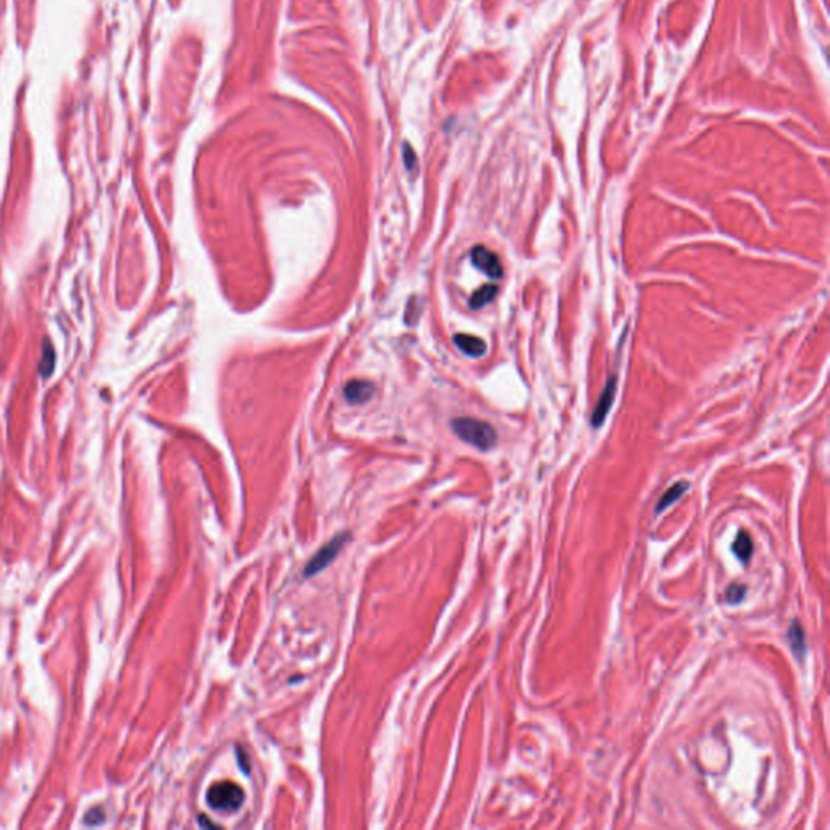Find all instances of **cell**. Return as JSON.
I'll use <instances>...</instances> for the list:
<instances>
[{
	"mask_svg": "<svg viewBox=\"0 0 830 830\" xmlns=\"http://www.w3.org/2000/svg\"><path fill=\"white\" fill-rule=\"evenodd\" d=\"M745 594H746L745 585L731 584L730 587L727 589V594H725V600H727L730 605H736V603H740L743 600Z\"/></svg>",
	"mask_w": 830,
	"mask_h": 830,
	"instance_id": "7c38bea8",
	"label": "cell"
},
{
	"mask_svg": "<svg viewBox=\"0 0 830 830\" xmlns=\"http://www.w3.org/2000/svg\"><path fill=\"white\" fill-rule=\"evenodd\" d=\"M614 394H617V376H612V378L608 380V383H607L605 390H603V393H602L599 403H597V405H595L594 414H592V425L600 427L602 423L605 422L608 412H610V408L613 404Z\"/></svg>",
	"mask_w": 830,
	"mask_h": 830,
	"instance_id": "5b68a950",
	"label": "cell"
},
{
	"mask_svg": "<svg viewBox=\"0 0 830 830\" xmlns=\"http://www.w3.org/2000/svg\"><path fill=\"white\" fill-rule=\"evenodd\" d=\"M470 258H472V263L480 271H484L490 280H501L503 277V266L500 258L486 247H474L472 252H470Z\"/></svg>",
	"mask_w": 830,
	"mask_h": 830,
	"instance_id": "277c9868",
	"label": "cell"
},
{
	"mask_svg": "<svg viewBox=\"0 0 830 830\" xmlns=\"http://www.w3.org/2000/svg\"><path fill=\"white\" fill-rule=\"evenodd\" d=\"M347 538H349V536H347V532H344V533H339V536H336L333 541L324 545V547L309 561V565L305 566L304 576L312 578L320 571H323L324 568H326L329 563L339 555V551L342 550V547H344Z\"/></svg>",
	"mask_w": 830,
	"mask_h": 830,
	"instance_id": "3957f363",
	"label": "cell"
},
{
	"mask_svg": "<svg viewBox=\"0 0 830 830\" xmlns=\"http://www.w3.org/2000/svg\"><path fill=\"white\" fill-rule=\"evenodd\" d=\"M788 639H790L792 644V649L794 655H797L798 659H801L806 652V637H804V631L801 628V624L798 621H793V624L790 626V631H788Z\"/></svg>",
	"mask_w": 830,
	"mask_h": 830,
	"instance_id": "8fae6325",
	"label": "cell"
},
{
	"mask_svg": "<svg viewBox=\"0 0 830 830\" xmlns=\"http://www.w3.org/2000/svg\"><path fill=\"white\" fill-rule=\"evenodd\" d=\"M373 394V386L368 381L353 380L349 381L344 388V396L351 404H363L371 398Z\"/></svg>",
	"mask_w": 830,
	"mask_h": 830,
	"instance_id": "52a82bcc",
	"label": "cell"
},
{
	"mask_svg": "<svg viewBox=\"0 0 830 830\" xmlns=\"http://www.w3.org/2000/svg\"><path fill=\"white\" fill-rule=\"evenodd\" d=\"M496 294H498V287L495 286V284H486V286H481L479 290H475L472 297H470V307H472L474 310L481 309V307L490 304V302L496 297Z\"/></svg>",
	"mask_w": 830,
	"mask_h": 830,
	"instance_id": "9c48e42d",
	"label": "cell"
},
{
	"mask_svg": "<svg viewBox=\"0 0 830 830\" xmlns=\"http://www.w3.org/2000/svg\"><path fill=\"white\" fill-rule=\"evenodd\" d=\"M245 799V793L237 783L230 780L216 782L210 787L206 793V801L213 809L223 811V812H234L240 809V806Z\"/></svg>",
	"mask_w": 830,
	"mask_h": 830,
	"instance_id": "7a4b0ae2",
	"label": "cell"
},
{
	"mask_svg": "<svg viewBox=\"0 0 830 830\" xmlns=\"http://www.w3.org/2000/svg\"><path fill=\"white\" fill-rule=\"evenodd\" d=\"M452 430L462 441L481 451L490 449L496 443L495 428L484 420L461 417V419L452 420Z\"/></svg>",
	"mask_w": 830,
	"mask_h": 830,
	"instance_id": "6da1fadb",
	"label": "cell"
},
{
	"mask_svg": "<svg viewBox=\"0 0 830 830\" xmlns=\"http://www.w3.org/2000/svg\"><path fill=\"white\" fill-rule=\"evenodd\" d=\"M239 754H240L242 759H243V751H240V750H239ZM240 765H242V769H243V770L248 772V767H247V762H245V760H242V764H240Z\"/></svg>",
	"mask_w": 830,
	"mask_h": 830,
	"instance_id": "4fadbf2b",
	"label": "cell"
},
{
	"mask_svg": "<svg viewBox=\"0 0 830 830\" xmlns=\"http://www.w3.org/2000/svg\"><path fill=\"white\" fill-rule=\"evenodd\" d=\"M688 489H689L688 481H678V484L671 485L670 489L664 493V496L660 498V501L657 503V509H655V511H657V513H661V511H665L666 508L670 506V504H673L675 501L680 500V498L683 496V493L686 491Z\"/></svg>",
	"mask_w": 830,
	"mask_h": 830,
	"instance_id": "ba28073f",
	"label": "cell"
},
{
	"mask_svg": "<svg viewBox=\"0 0 830 830\" xmlns=\"http://www.w3.org/2000/svg\"><path fill=\"white\" fill-rule=\"evenodd\" d=\"M733 553L736 555V558L741 560L743 563H747L752 555V542H751V537L747 536L746 532H740L738 536H736L735 542H733Z\"/></svg>",
	"mask_w": 830,
	"mask_h": 830,
	"instance_id": "30bf717a",
	"label": "cell"
},
{
	"mask_svg": "<svg viewBox=\"0 0 830 830\" xmlns=\"http://www.w3.org/2000/svg\"><path fill=\"white\" fill-rule=\"evenodd\" d=\"M454 344L457 349L469 357H481L486 352V344L484 339L472 334H456Z\"/></svg>",
	"mask_w": 830,
	"mask_h": 830,
	"instance_id": "8992f818",
	"label": "cell"
}]
</instances>
